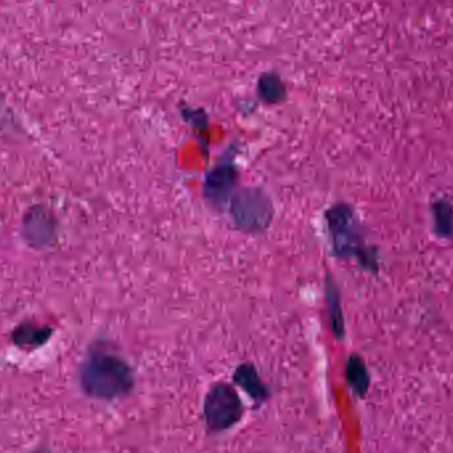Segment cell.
Returning a JSON list of instances; mask_svg holds the SVG:
<instances>
[{"label":"cell","mask_w":453,"mask_h":453,"mask_svg":"<svg viewBox=\"0 0 453 453\" xmlns=\"http://www.w3.org/2000/svg\"><path fill=\"white\" fill-rule=\"evenodd\" d=\"M81 383L90 395L116 398L132 390V370L119 357L105 351H96L82 365Z\"/></svg>","instance_id":"cell-1"},{"label":"cell","mask_w":453,"mask_h":453,"mask_svg":"<svg viewBox=\"0 0 453 453\" xmlns=\"http://www.w3.org/2000/svg\"><path fill=\"white\" fill-rule=\"evenodd\" d=\"M326 218L330 232H332L335 253L343 257L357 256L364 265L375 268L377 258L365 247L350 207L340 204V206L330 210Z\"/></svg>","instance_id":"cell-2"},{"label":"cell","mask_w":453,"mask_h":453,"mask_svg":"<svg viewBox=\"0 0 453 453\" xmlns=\"http://www.w3.org/2000/svg\"><path fill=\"white\" fill-rule=\"evenodd\" d=\"M231 214L239 228L250 232L261 231L271 223V201L261 191L245 188L234 196Z\"/></svg>","instance_id":"cell-3"},{"label":"cell","mask_w":453,"mask_h":453,"mask_svg":"<svg viewBox=\"0 0 453 453\" xmlns=\"http://www.w3.org/2000/svg\"><path fill=\"white\" fill-rule=\"evenodd\" d=\"M207 423L214 431H225L239 422L242 407L236 391L219 383L210 390L204 403Z\"/></svg>","instance_id":"cell-4"},{"label":"cell","mask_w":453,"mask_h":453,"mask_svg":"<svg viewBox=\"0 0 453 453\" xmlns=\"http://www.w3.org/2000/svg\"><path fill=\"white\" fill-rule=\"evenodd\" d=\"M52 217L42 207H34L24 222V234L32 244H44L52 236Z\"/></svg>","instance_id":"cell-5"},{"label":"cell","mask_w":453,"mask_h":453,"mask_svg":"<svg viewBox=\"0 0 453 453\" xmlns=\"http://www.w3.org/2000/svg\"><path fill=\"white\" fill-rule=\"evenodd\" d=\"M236 173L228 165L212 170L206 178V194L214 202H225L226 196L234 190Z\"/></svg>","instance_id":"cell-6"},{"label":"cell","mask_w":453,"mask_h":453,"mask_svg":"<svg viewBox=\"0 0 453 453\" xmlns=\"http://www.w3.org/2000/svg\"><path fill=\"white\" fill-rule=\"evenodd\" d=\"M326 300L327 313H329L330 322H332V329L338 338L342 337L345 333V324H343L342 309H341L340 293L337 287L332 280L327 279L326 281Z\"/></svg>","instance_id":"cell-7"},{"label":"cell","mask_w":453,"mask_h":453,"mask_svg":"<svg viewBox=\"0 0 453 453\" xmlns=\"http://www.w3.org/2000/svg\"><path fill=\"white\" fill-rule=\"evenodd\" d=\"M50 329L34 325H21L13 333V340L21 348H36L50 338Z\"/></svg>","instance_id":"cell-8"},{"label":"cell","mask_w":453,"mask_h":453,"mask_svg":"<svg viewBox=\"0 0 453 453\" xmlns=\"http://www.w3.org/2000/svg\"><path fill=\"white\" fill-rule=\"evenodd\" d=\"M234 380L236 383H239L247 393H250L253 398L263 399L266 396L265 388L261 383L260 378H258L257 372L253 369L250 365H242L237 369L236 374H234Z\"/></svg>","instance_id":"cell-9"},{"label":"cell","mask_w":453,"mask_h":453,"mask_svg":"<svg viewBox=\"0 0 453 453\" xmlns=\"http://www.w3.org/2000/svg\"><path fill=\"white\" fill-rule=\"evenodd\" d=\"M348 378L357 393H365L369 386V375L364 362L358 357H351L348 364Z\"/></svg>","instance_id":"cell-10"},{"label":"cell","mask_w":453,"mask_h":453,"mask_svg":"<svg viewBox=\"0 0 453 453\" xmlns=\"http://www.w3.org/2000/svg\"><path fill=\"white\" fill-rule=\"evenodd\" d=\"M435 212L436 231L441 236H451L453 234V209L447 201H441L434 206Z\"/></svg>","instance_id":"cell-11"},{"label":"cell","mask_w":453,"mask_h":453,"mask_svg":"<svg viewBox=\"0 0 453 453\" xmlns=\"http://www.w3.org/2000/svg\"><path fill=\"white\" fill-rule=\"evenodd\" d=\"M282 93H284V89H282L280 82L273 81V80L269 79L268 82L261 81V95L263 97H265L268 101H279L281 98Z\"/></svg>","instance_id":"cell-12"}]
</instances>
